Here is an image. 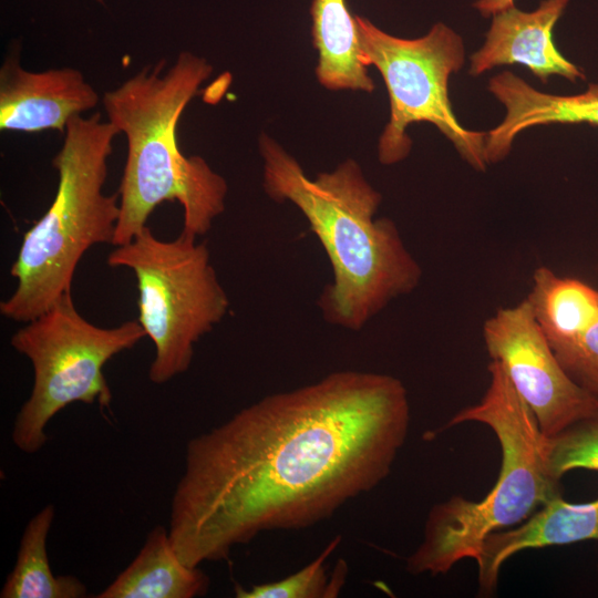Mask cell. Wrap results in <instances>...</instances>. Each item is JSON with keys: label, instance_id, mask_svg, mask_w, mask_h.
Returning <instances> with one entry per match:
<instances>
[{"label": "cell", "instance_id": "obj_17", "mask_svg": "<svg viewBox=\"0 0 598 598\" xmlns=\"http://www.w3.org/2000/svg\"><path fill=\"white\" fill-rule=\"evenodd\" d=\"M340 543V537L333 538L319 556L297 573L278 581L260 584L244 589L235 588L238 598H332L340 594L346 581L348 567L339 560L334 571L327 574V558Z\"/></svg>", "mask_w": 598, "mask_h": 598}, {"label": "cell", "instance_id": "obj_19", "mask_svg": "<svg viewBox=\"0 0 598 598\" xmlns=\"http://www.w3.org/2000/svg\"><path fill=\"white\" fill-rule=\"evenodd\" d=\"M546 452L549 471L559 481L574 470L598 471V413L547 437Z\"/></svg>", "mask_w": 598, "mask_h": 598}, {"label": "cell", "instance_id": "obj_1", "mask_svg": "<svg viewBox=\"0 0 598 598\" xmlns=\"http://www.w3.org/2000/svg\"><path fill=\"white\" fill-rule=\"evenodd\" d=\"M409 426L408 391L384 373L336 371L260 399L187 443L173 546L199 567L260 533L329 518L386 478Z\"/></svg>", "mask_w": 598, "mask_h": 598}, {"label": "cell", "instance_id": "obj_3", "mask_svg": "<svg viewBox=\"0 0 598 598\" xmlns=\"http://www.w3.org/2000/svg\"><path fill=\"white\" fill-rule=\"evenodd\" d=\"M212 71L204 58L183 51L171 66L161 59L103 94L106 120L127 142L113 246L131 241L165 202L182 206L181 233L195 238L224 212L227 182L200 156L184 155L176 134L182 113Z\"/></svg>", "mask_w": 598, "mask_h": 598}, {"label": "cell", "instance_id": "obj_2", "mask_svg": "<svg viewBox=\"0 0 598 598\" xmlns=\"http://www.w3.org/2000/svg\"><path fill=\"white\" fill-rule=\"evenodd\" d=\"M259 150L266 193L302 213L330 261L332 280L317 300L328 323L359 331L393 299L419 286L420 264L395 223L374 218L381 195L355 161L311 179L269 136L261 135Z\"/></svg>", "mask_w": 598, "mask_h": 598}, {"label": "cell", "instance_id": "obj_4", "mask_svg": "<svg viewBox=\"0 0 598 598\" xmlns=\"http://www.w3.org/2000/svg\"><path fill=\"white\" fill-rule=\"evenodd\" d=\"M489 384L478 403L457 412L446 427L465 422L487 425L496 435L502 462L498 477L477 502L452 496L430 509L423 538L406 558L412 575L446 574L458 561L477 559L486 537L526 520L561 495L547 462V436L518 395L499 362L488 364Z\"/></svg>", "mask_w": 598, "mask_h": 598}, {"label": "cell", "instance_id": "obj_14", "mask_svg": "<svg viewBox=\"0 0 598 598\" xmlns=\"http://www.w3.org/2000/svg\"><path fill=\"white\" fill-rule=\"evenodd\" d=\"M208 587V576L181 559L169 530L158 525L132 563L96 597L194 598L204 596Z\"/></svg>", "mask_w": 598, "mask_h": 598}, {"label": "cell", "instance_id": "obj_7", "mask_svg": "<svg viewBox=\"0 0 598 598\" xmlns=\"http://www.w3.org/2000/svg\"><path fill=\"white\" fill-rule=\"evenodd\" d=\"M144 337L137 320L113 328L89 322L75 308L71 292L20 328L11 346L29 359L34 379L13 422L11 439L17 448L39 452L48 441L45 427L51 419L74 402L110 408L112 392L103 368Z\"/></svg>", "mask_w": 598, "mask_h": 598}, {"label": "cell", "instance_id": "obj_12", "mask_svg": "<svg viewBox=\"0 0 598 598\" xmlns=\"http://www.w3.org/2000/svg\"><path fill=\"white\" fill-rule=\"evenodd\" d=\"M489 92L505 106L503 121L485 133L487 164L503 161L515 137L523 131L550 124H589L598 126V83L573 95L540 92L516 74L504 71L488 82Z\"/></svg>", "mask_w": 598, "mask_h": 598}, {"label": "cell", "instance_id": "obj_6", "mask_svg": "<svg viewBox=\"0 0 598 598\" xmlns=\"http://www.w3.org/2000/svg\"><path fill=\"white\" fill-rule=\"evenodd\" d=\"M196 239L181 233L162 240L146 226L107 256L110 267H126L136 278L137 321L155 348L148 370L155 384L186 372L195 344L229 310L209 249Z\"/></svg>", "mask_w": 598, "mask_h": 598}, {"label": "cell", "instance_id": "obj_8", "mask_svg": "<svg viewBox=\"0 0 598 598\" xmlns=\"http://www.w3.org/2000/svg\"><path fill=\"white\" fill-rule=\"evenodd\" d=\"M361 62L381 73L390 99V117L378 144L379 161L391 165L411 150L406 128L427 122L453 144L474 169L484 172L485 132L465 128L448 97V80L464 64L462 38L442 22L417 39L385 33L368 19L355 16Z\"/></svg>", "mask_w": 598, "mask_h": 598}, {"label": "cell", "instance_id": "obj_18", "mask_svg": "<svg viewBox=\"0 0 598 598\" xmlns=\"http://www.w3.org/2000/svg\"><path fill=\"white\" fill-rule=\"evenodd\" d=\"M549 346L569 378L598 396V306L569 334Z\"/></svg>", "mask_w": 598, "mask_h": 598}, {"label": "cell", "instance_id": "obj_5", "mask_svg": "<svg viewBox=\"0 0 598 598\" xmlns=\"http://www.w3.org/2000/svg\"><path fill=\"white\" fill-rule=\"evenodd\" d=\"M120 133L100 113L72 117L52 159L55 196L24 234L10 275L13 293L0 303L4 318L28 322L71 292L76 266L94 245H113L120 217L118 194L103 187L113 141Z\"/></svg>", "mask_w": 598, "mask_h": 598}, {"label": "cell", "instance_id": "obj_15", "mask_svg": "<svg viewBox=\"0 0 598 598\" xmlns=\"http://www.w3.org/2000/svg\"><path fill=\"white\" fill-rule=\"evenodd\" d=\"M311 17L318 81L330 90L372 92L374 83L360 59L355 18L346 0H313Z\"/></svg>", "mask_w": 598, "mask_h": 598}, {"label": "cell", "instance_id": "obj_20", "mask_svg": "<svg viewBox=\"0 0 598 598\" xmlns=\"http://www.w3.org/2000/svg\"><path fill=\"white\" fill-rule=\"evenodd\" d=\"M473 7L483 17H493L494 14L515 7L514 0H477Z\"/></svg>", "mask_w": 598, "mask_h": 598}, {"label": "cell", "instance_id": "obj_16", "mask_svg": "<svg viewBox=\"0 0 598 598\" xmlns=\"http://www.w3.org/2000/svg\"><path fill=\"white\" fill-rule=\"evenodd\" d=\"M54 506L45 505L27 524L17 560L1 589V598H82L85 585L75 576H55L49 563L47 539Z\"/></svg>", "mask_w": 598, "mask_h": 598}, {"label": "cell", "instance_id": "obj_9", "mask_svg": "<svg viewBox=\"0 0 598 598\" xmlns=\"http://www.w3.org/2000/svg\"><path fill=\"white\" fill-rule=\"evenodd\" d=\"M483 338L491 359L503 367L547 437L598 413V396L565 372L526 299L488 318Z\"/></svg>", "mask_w": 598, "mask_h": 598}, {"label": "cell", "instance_id": "obj_21", "mask_svg": "<svg viewBox=\"0 0 598 598\" xmlns=\"http://www.w3.org/2000/svg\"><path fill=\"white\" fill-rule=\"evenodd\" d=\"M96 1H99V2H103V0H96Z\"/></svg>", "mask_w": 598, "mask_h": 598}, {"label": "cell", "instance_id": "obj_11", "mask_svg": "<svg viewBox=\"0 0 598 598\" xmlns=\"http://www.w3.org/2000/svg\"><path fill=\"white\" fill-rule=\"evenodd\" d=\"M569 0H543L529 12L516 7L493 16L484 44L471 55L468 73L480 76L495 66L522 64L546 83L553 75L571 82L585 73L553 41V30Z\"/></svg>", "mask_w": 598, "mask_h": 598}, {"label": "cell", "instance_id": "obj_10", "mask_svg": "<svg viewBox=\"0 0 598 598\" xmlns=\"http://www.w3.org/2000/svg\"><path fill=\"white\" fill-rule=\"evenodd\" d=\"M99 102L97 91L78 69L28 71L16 52L0 68L1 131L64 133L72 117L94 109Z\"/></svg>", "mask_w": 598, "mask_h": 598}, {"label": "cell", "instance_id": "obj_13", "mask_svg": "<svg viewBox=\"0 0 598 598\" xmlns=\"http://www.w3.org/2000/svg\"><path fill=\"white\" fill-rule=\"evenodd\" d=\"M585 540H598V498L569 503L556 496L513 529L486 537L475 560L480 592L494 594L502 566L522 550Z\"/></svg>", "mask_w": 598, "mask_h": 598}]
</instances>
